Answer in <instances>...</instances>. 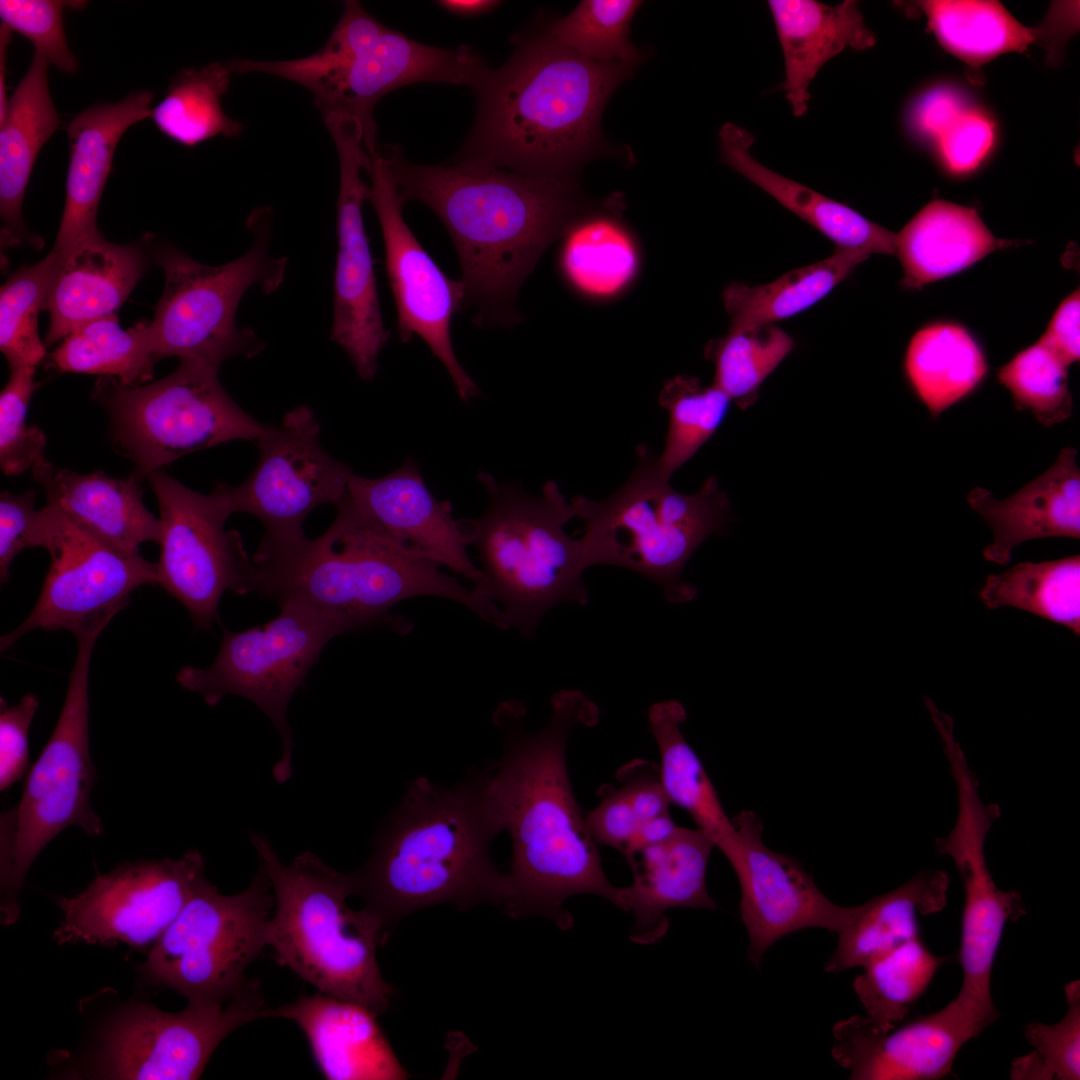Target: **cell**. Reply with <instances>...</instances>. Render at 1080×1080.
I'll return each mask as SVG.
<instances>
[{
  "label": "cell",
  "instance_id": "db71d44e",
  "mask_svg": "<svg viewBox=\"0 0 1080 1080\" xmlns=\"http://www.w3.org/2000/svg\"><path fill=\"white\" fill-rule=\"evenodd\" d=\"M1067 1011L1057 1023L1031 1022L1024 1028L1027 1042L1040 1055L1053 1079L1080 1078V981L1065 985Z\"/></svg>",
  "mask_w": 1080,
  "mask_h": 1080
},
{
  "label": "cell",
  "instance_id": "ee69618b",
  "mask_svg": "<svg viewBox=\"0 0 1080 1080\" xmlns=\"http://www.w3.org/2000/svg\"><path fill=\"white\" fill-rule=\"evenodd\" d=\"M231 70L220 62L199 69H183L151 110L157 129L172 141L194 147L217 135L237 136L241 122L228 117L221 98L227 92Z\"/></svg>",
  "mask_w": 1080,
  "mask_h": 1080
},
{
  "label": "cell",
  "instance_id": "ffe728a7",
  "mask_svg": "<svg viewBox=\"0 0 1080 1080\" xmlns=\"http://www.w3.org/2000/svg\"><path fill=\"white\" fill-rule=\"evenodd\" d=\"M205 876L201 854L122 864L97 876L82 892L61 898L59 944L83 942L143 948L176 919Z\"/></svg>",
  "mask_w": 1080,
  "mask_h": 1080
},
{
  "label": "cell",
  "instance_id": "f5cc1de1",
  "mask_svg": "<svg viewBox=\"0 0 1080 1080\" xmlns=\"http://www.w3.org/2000/svg\"><path fill=\"white\" fill-rule=\"evenodd\" d=\"M85 5L84 1L1 0L0 18L1 23L27 38L49 64L72 74L78 64L65 38L63 11Z\"/></svg>",
  "mask_w": 1080,
  "mask_h": 1080
},
{
  "label": "cell",
  "instance_id": "9c48e42d",
  "mask_svg": "<svg viewBox=\"0 0 1080 1080\" xmlns=\"http://www.w3.org/2000/svg\"><path fill=\"white\" fill-rule=\"evenodd\" d=\"M240 73L275 75L308 89L322 115L356 118L363 145L377 150L373 110L386 94L420 82L475 87L487 70L468 47L439 49L416 42L370 16L358 1H345L340 20L314 54L294 60L242 59Z\"/></svg>",
  "mask_w": 1080,
  "mask_h": 1080
},
{
  "label": "cell",
  "instance_id": "f35d334b",
  "mask_svg": "<svg viewBox=\"0 0 1080 1080\" xmlns=\"http://www.w3.org/2000/svg\"><path fill=\"white\" fill-rule=\"evenodd\" d=\"M870 255L836 248L827 258L793 269L777 279L751 286L732 282L723 293L730 330L745 329L794 317L828 296Z\"/></svg>",
  "mask_w": 1080,
  "mask_h": 1080
},
{
  "label": "cell",
  "instance_id": "74e56055",
  "mask_svg": "<svg viewBox=\"0 0 1080 1080\" xmlns=\"http://www.w3.org/2000/svg\"><path fill=\"white\" fill-rule=\"evenodd\" d=\"M929 28L951 54L972 67L981 66L1009 52H1023L1031 44L1055 42L1061 28V11H1052L1040 27L1021 24L998 1L932 0L919 2ZM1052 46V45H1051Z\"/></svg>",
  "mask_w": 1080,
  "mask_h": 1080
},
{
  "label": "cell",
  "instance_id": "ac0fdd59",
  "mask_svg": "<svg viewBox=\"0 0 1080 1080\" xmlns=\"http://www.w3.org/2000/svg\"><path fill=\"white\" fill-rule=\"evenodd\" d=\"M953 780L958 804L955 823L935 841L937 851L953 861L964 891L958 952L963 978L952 1001L986 1029L999 1015L991 997V974L1005 926L1026 910L1021 894L1000 889L986 863L985 841L1000 817V808L983 800L972 771L960 770Z\"/></svg>",
  "mask_w": 1080,
  "mask_h": 1080
},
{
  "label": "cell",
  "instance_id": "e0dca14e",
  "mask_svg": "<svg viewBox=\"0 0 1080 1080\" xmlns=\"http://www.w3.org/2000/svg\"><path fill=\"white\" fill-rule=\"evenodd\" d=\"M41 512L39 547L49 552L50 566L29 615L1 637V651L35 629L75 635L108 625L135 589L158 585L157 563L115 548L56 509L45 505Z\"/></svg>",
  "mask_w": 1080,
  "mask_h": 1080
},
{
  "label": "cell",
  "instance_id": "7bdbcfd3",
  "mask_svg": "<svg viewBox=\"0 0 1080 1080\" xmlns=\"http://www.w3.org/2000/svg\"><path fill=\"white\" fill-rule=\"evenodd\" d=\"M947 960L919 936L866 964L852 983L866 1017L883 1031L904 1022Z\"/></svg>",
  "mask_w": 1080,
  "mask_h": 1080
},
{
  "label": "cell",
  "instance_id": "44dd1931",
  "mask_svg": "<svg viewBox=\"0 0 1080 1080\" xmlns=\"http://www.w3.org/2000/svg\"><path fill=\"white\" fill-rule=\"evenodd\" d=\"M324 122L336 145L340 168L330 336L346 352L358 376L373 381L379 353L390 332L383 322L374 260L362 216L369 186L362 180L361 170L368 171L371 157L364 149L363 131L357 119L331 114L324 117Z\"/></svg>",
  "mask_w": 1080,
  "mask_h": 1080
},
{
  "label": "cell",
  "instance_id": "816d5d0a",
  "mask_svg": "<svg viewBox=\"0 0 1080 1080\" xmlns=\"http://www.w3.org/2000/svg\"><path fill=\"white\" fill-rule=\"evenodd\" d=\"M35 368L11 370L0 395V467L5 475H19L45 459L46 435L28 425L26 415L36 389Z\"/></svg>",
  "mask_w": 1080,
  "mask_h": 1080
},
{
  "label": "cell",
  "instance_id": "7c38bea8",
  "mask_svg": "<svg viewBox=\"0 0 1080 1080\" xmlns=\"http://www.w3.org/2000/svg\"><path fill=\"white\" fill-rule=\"evenodd\" d=\"M219 369L182 359L171 374L140 386L101 377L95 399L107 410L117 449L143 478L192 452L261 436L265 425L229 396Z\"/></svg>",
  "mask_w": 1080,
  "mask_h": 1080
},
{
  "label": "cell",
  "instance_id": "f6af8a7d",
  "mask_svg": "<svg viewBox=\"0 0 1080 1080\" xmlns=\"http://www.w3.org/2000/svg\"><path fill=\"white\" fill-rule=\"evenodd\" d=\"M563 235L559 267L577 291L608 297L634 277L637 251L628 232L615 220L592 217L572 222Z\"/></svg>",
  "mask_w": 1080,
  "mask_h": 1080
},
{
  "label": "cell",
  "instance_id": "d6a6232c",
  "mask_svg": "<svg viewBox=\"0 0 1080 1080\" xmlns=\"http://www.w3.org/2000/svg\"><path fill=\"white\" fill-rule=\"evenodd\" d=\"M722 161L783 207L819 231L836 248L895 254L896 233L870 221L850 206L767 168L751 154L753 135L726 123L719 131Z\"/></svg>",
  "mask_w": 1080,
  "mask_h": 1080
},
{
  "label": "cell",
  "instance_id": "9a60e30c",
  "mask_svg": "<svg viewBox=\"0 0 1080 1080\" xmlns=\"http://www.w3.org/2000/svg\"><path fill=\"white\" fill-rule=\"evenodd\" d=\"M145 478L160 514L158 585L187 609L197 627L211 629L227 590L238 595L256 591L253 560L240 533L225 530L237 512L232 485L219 483L201 494L162 469Z\"/></svg>",
  "mask_w": 1080,
  "mask_h": 1080
},
{
  "label": "cell",
  "instance_id": "6125c7cd",
  "mask_svg": "<svg viewBox=\"0 0 1080 1080\" xmlns=\"http://www.w3.org/2000/svg\"><path fill=\"white\" fill-rule=\"evenodd\" d=\"M1011 1079H1053V1076L1040 1055L1032 1053L1013 1061L1010 1070Z\"/></svg>",
  "mask_w": 1080,
  "mask_h": 1080
},
{
  "label": "cell",
  "instance_id": "4316f807",
  "mask_svg": "<svg viewBox=\"0 0 1080 1080\" xmlns=\"http://www.w3.org/2000/svg\"><path fill=\"white\" fill-rule=\"evenodd\" d=\"M367 1007L318 991L269 1008L267 1017L296 1023L330 1080H398L407 1073Z\"/></svg>",
  "mask_w": 1080,
  "mask_h": 1080
},
{
  "label": "cell",
  "instance_id": "3957f363",
  "mask_svg": "<svg viewBox=\"0 0 1080 1080\" xmlns=\"http://www.w3.org/2000/svg\"><path fill=\"white\" fill-rule=\"evenodd\" d=\"M488 777L483 769L449 786L414 779L383 822L369 860L350 873L353 895L388 932L403 917L438 904L460 911L501 905L504 872L490 857L501 832Z\"/></svg>",
  "mask_w": 1080,
  "mask_h": 1080
},
{
  "label": "cell",
  "instance_id": "7402d4cb",
  "mask_svg": "<svg viewBox=\"0 0 1080 1080\" xmlns=\"http://www.w3.org/2000/svg\"><path fill=\"white\" fill-rule=\"evenodd\" d=\"M320 431L306 405L287 412L277 426L265 425L256 441V467L232 486L236 511L258 518L264 537L286 541L305 535L303 523L314 508L336 505L346 495L351 468L326 452Z\"/></svg>",
  "mask_w": 1080,
  "mask_h": 1080
},
{
  "label": "cell",
  "instance_id": "cb8c5ba5",
  "mask_svg": "<svg viewBox=\"0 0 1080 1080\" xmlns=\"http://www.w3.org/2000/svg\"><path fill=\"white\" fill-rule=\"evenodd\" d=\"M982 1031L951 1000L887 1031L866 1016L838 1021L831 1053L852 1080H935L951 1072L961 1047Z\"/></svg>",
  "mask_w": 1080,
  "mask_h": 1080
},
{
  "label": "cell",
  "instance_id": "e7e4bbea",
  "mask_svg": "<svg viewBox=\"0 0 1080 1080\" xmlns=\"http://www.w3.org/2000/svg\"><path fill=\"white\" fill-rule=\"evenodd\" d=\"M12 30L1 23L0 25V123L4 121L8 110L9 100L6 90V62L7 49L11 42Z\"/></svg>",
  "mask_w": 1080,
  "mask_h": 1080
},
{
  "label": "cell",
  "instance_id": "11a10c76",
  "mask_svg": "<svg viewBox=\"0 0 1080 1080\" xmlns=\"http://www.w3.org/2000/svg\"><path fill=\"white\" fill-rule=\"evenodd\" d=\"M994 140L992 121L970 109L962 112L936 139L944 165L954 174H965L978 167Z\"/></svg>",
  "mask_w": 1080,
  "mask_h": 1080
},
{
  "label": "cell",
  "instance_id": "d4e9b609",
  "mask_svg": "<svg viewBox=\"0 0 1080 1080\" xmlns=\"http://www.w3.org/2000/svg\"><path fill=\"white\" fill-rule=\"evenodd\" d=\"M347 495L362 514L394 539L473 585L479 581L480 570L468 555L471 536L467 520H456L452 504L432 494L414 460L379 478L352 474Z\"/></svg>",
  "mask_w": 1080,
  "mask_h": 1080
},
{
  "label": "cell",
  "instance_id": "4fadbf2b",
  "mask_svg": "<svg viewBox=\"0 0 1080 1080\" xmlns=\"http://www.w3.org/2000/svg\"><path fill=\"white\" fill-rule=\"evenodd\" d=\"M270 880L260 864L251 884L220 894L205 876L140 966L149 984L175 990L189 1002L217 1001L237 992L245 971L266 946L273 912Z\"/></svg>",
  "mask_w": 1080,
  "mask_h": 1080
},
{
  "label": "cell",
  "instance_id": "5bb4252c",
  "mask_svg": "<svg viewBox=\"0 0 1080 1080\" xmlns=\"http://www.w3.org/2000/svg\"><path fill=\"white\" fill-rule=\"evenodd\" d=\"M271 621L240 632L223 627L220 649L208 668H181L177 682L200 693L209 706L227 695L254 702L282 739V756L273 768L277 782L291 775L293 740L287 720L291 697L316 663L324 646L343 634L341 627L311 606L282 601Z\"/></svg>",
  "mask_w": 1080,
  "mask_h": 1080
},
{
  "label": "cell",
  "instance_id": "94428289",
  "mask_svg": "<svg viewBox=\"0 0 1080 1080\" xmlns=\"http://www.w3.org/2000/svg\"><path fill=\"white\" fill-rule=\"evenodd\" d=\"M1079 317L1080 294L1077 289L1061 302L1039 339L1067 366L1079 360Z\"/></svg>",
  "mask_w": 1080,
  "mask_h": 1080
},
{
  "label": "cell",
  "instance_id": "680465c9",
  "mask_svg": "<svg viewBox=\"0 0 1080 1080\" xmlns=\"http://www.w3.org/2000/svg\"><path fill=\"white\" fill-rule=\"evenodd\" d=\"M585 820L598 845L609 846L622 854L641 826L630 795L619 782L602 792L600 802L585 815Z\"/></svg>",
  "mask_w": 1080,
  "mask_h": 1080
},
{
  "label": "cell",
  "instance_id": "ba28073f",
  "mask_svg": "<svg viewBox=\"0 0 1080 1080\" xmlns=\"http://www.w3.org/2000/svg\"><path fill=\"white\" fill-rule=\"evenodd\" d=\"M636 453L635 468L612 495L570 500L585 521L580 540L586 565L635 571L660 585L667 601H691L697 589L682 579V571L707 537L724 533L730 501L714 476L694 494L676 491L660 471L659 455L644 444Z\"/></svg>",
  "mask_w": 1080,
  "mask_h": 1080
},
{
  "label": "cell",
  "instance_id": "91938a15",
  "mask_svg": "<svg viewBox=\"0 0 1080 1080\" xmlns=\"http://www.w3.org/2000/svg\"><path fill=\"white\" fill-rule=\"evenodd\" d=\"M966 110L958 93L937 88L921 96L910 110V122L919 133L935 140Z\"/></svg>",
  "mask_w": 1080,
  "mask_h": 1080
},
{
  "label": "cell",
  "instance_id": "f546056e",
  "mask_svg": "<svg viewBox=\"0 0 1080 1080\" xmlns=\"http://www.w3.org/2000/svg\"><path fill=\"white\" fill-rule=\"evenodd\" d=\"M62 253L45 308L50 316L45 338L48 345L89 321L115 314L146 266L139 245L115 244L101 233Z\"/></svg>",
  "mask_w": 1080,
  "mask_h": 1080
},
{
  "label": "cell",
  "instance_id": "d590c367",
  "mask_svg": "<svg viewBox=\"0 0 1080 1080\" xmlns=\"http://www.w3.org/2000/svg\"><path fill=\"white\" fill-rule=\"evenodd\" d=\"M1012 245L995 238L976 210L934 200L896 234L895 254L904 273L901 285L920 289Z\"/></svg>",
  "mask_w": 1080,
  "mask_h": 1080
},
{
  "label": "cell",
  "instance_id": "484cf974",
  "mask_svg": "<svg viewBox=\"0 0 1080 1080\" xmlns=\"http://www.w3.org/2000/svg\"><path fill=\"white\" fill-rule=\"evenodd\" d=\"M713 848V841L701 829L677 826L663 840L625 856L633 874L632 883L625 887V911L634 915L633 942L647 945L662 939L670 909L717 908L706 885Z\"/></svg>",
  "mask_w": 1080,
  "mask_h": 1080
},
{
  "label": "cell",
  "instance_id": "f1b7e54d",
  "mask_svg": "<svg viewBox=\"0 0 1080 1080\" xmlns=\"http://www.w3.org/2000/svg\"><path fill=\"white\" fill-rule=\"evenodd\" d=\"M1076 456V449L1063 448L1047 471L1004 500L981 487L969 492L967 502L993 532V541L983 551L987 561L1008 565L1014 548L1032 539L1080 538Z\"/></svg>",
  "mask_w": 1080,
  "mask_h": 1080
},
{
  "label": "cell",
  "instance_id": "836d02e7",
  "mask_svg": "<svg viewBox=\"0 0 1080 1080\" xmlns=\"http://www.w3.org/2000/svg\"><path fill=\"white\" fill-rule=\"evenodd\" d=\"M49 62L34 52L0 123V215L4 244L31 240L22 220V202L43 145L60 124L47 81Z\"/></svg>",
  "mask_w": 1080,
  "mask_h": 1080
},
{
  "label": "cell",
  "instance_id": "be15d7a7",
  "mask_svg": "<svg viewBox=\"0 0 1080 1080\" xmlns=\"http://www.w3.org/2000/svg\"><path fill=\"white\" fill-rule=\"evenodd\" d=\"M437 3L440 7L453 14L474 16L492 10L500 2L492 0H444Z\"/></svg>",
  "mask_w": 1080,
  "mask_h": 1080
},
{
  "label": "cell",
  "instance_id": "681fc988",
  "mask_svg": "<svg viewBox=\"0 0 1080 1080\" xmlns=\"http://www.w3.org/2000/svg\"><path fill=\"white\" fill-rule=\"evenodd\" d=\"M640 5L634 0H585L554 22L547 34L589 60L632 65L639 52L629 40V27Z\"/></svg>",
  "mask_w": 1080,
  "mask_h": 1080
},
{
  "label": "cell",
  "instance_id": "8d00e7d4",
  "mask_svg": "<svg viewBox=\"0 0 1080 1080\" xmlns=\"http://www.w3.org/2000/svg\"><path fill=\"white\" fill-rule=\"evenodd\" d=\"M648 726L660 756V778L670 803L685 810L730 862L741 850V839L698 755L684 738L687 718L677 700L654 703Z\"/></svg>",
  "mask_w": 1080,
  "mask_h": 1080
},
{
  "label": "cell",
  "instance_id": "1f68e13d",
  "mask_svg": "<svg viewBox=\"0 0 1080 1080\" xmlns=\"http://www.w3.org/2000/svg\"><path fill=\"white\" fill-rule=\"evenodd\" d=\"M785 64V91L793 114L803 116L810 99L809 86L822 66L845 48L864 50L875 44L859 3L845 0L827 5L815 0H770Z\"/></svg>",
  "mask_w": 1080,
  "mask_h": 1080
},
{
  "label": "cell",
  "instance_id": "b9f144b4",
  "mask_svg": "<svg viewBox=\"0 0 1080 1080\" xmlns=\"http://www.w3.org/2000/svg\"><path fill=\"white\" fill-rule=\"evenodd\" d=\"M989 609L1014 607L1080 634V556L1019 562L990 574L979 591Z\"/></svg>",
  "mask_w": 1080,
  "mask_h": 1080
},
{
  "label": "cell",
  "instance_id": "ab89813d",
  "mask_svg": "<svg viewBox=\"0 0 1080 1080\" xmlns=\"http://www.w3.org/2000/svg\"><path fill=\"white\" fill-rule=\"evenodd\" d=\"M987 369L974 337L952 323H934L918 330L904 356L907 381L932 417L969 395Z\"/></svg>",
  "mask_w": 1080,
  "mask_h": 1080
},
{
  "label": "cell",
  "instance_id": "7dc6e473",
  "mask_svg": "<svg viewBox=\"0 0 1080 1080\" xmlns=\"http://www.w3.org/2000/svg\"><path fill=\"white\" fill-rule=\"evenodd\" d=\"M731 403L714 383L703 385L694 376L678 375L664 384L659 404L668 411L669 426L658 460L666 479L670 480L715 435Z\"/></svg>",
  "mask_w": 1080,
  "mask_h": 1080
},
{
  "label": "cell",
  "instance_id": "f907efd6",
  "mask_svg": "<svg viewBox=\"0 0 1080 1080\" xmlns=\"http://www.w3.org/2000/svg\"><path fill=\"white\" fill-rule=\"evenodd\" d=\"M1068 366L1039 340L1016 354L997 373L1018 409L1028 410L1050 427L1072 414Z\"/></svg>",
  "mask_w": 1080,
  "mask_h": 1080
},
{
  "label": "cell",
  "instance_id": "8fae6325",
  "mask_svg": "<svg viewBox=\"0 0 1080 1080\" xmlns=\"http://www.w3.org/2000/svg\"><path fill=\"white\" fill-rule=\"evenodd\" d=\"M247 227L254 236L251 247L222 265L202 264L171 246L158 252L165 283L150 322L158 361L178 357L220 368L229 358H252L263 350L254 330L236 325L237 308L255 285L265 294L276 291L284 281L287 259L270 254L269 207L255 209Z\"/></svg>",
  "mask_w": 1080,
  "mask_h": 1080
},
{
  "label": "cell",
  "instance_id": "d6986e66",
  "mask_svg": "<svg viewBox=\"0 0 1080 1080\" xmlns=\"http://www.w3.org/2000/svg\"><path fill=\"white\" fill-rule=\"evenodd\" d=\"M367 172L368 200L382 231L400 339H422L445 367L460 398L467 402L478 395L479 389L458 361L451 340L452 317L464 308V283L445 275L408 227L402 215L405 203L383 149L371 156Z\"/></svg>",
  "mask_w": 1080,
  "mask_h": 1080
},
{
  "label": "cell",
  "instance_id": "52a82bcc",
  "mask_svg": "<svg viewBox=\"0 0 1080 1080\" xmlns=\"http://www.w3.org/2000/svg\"><path fill=\"white\" fill-rule=\"evenodd\" d=\"M478 480L488 504L481 516L467 520L481 563L472 591L494 612L496 627L531 638L555 606L589 601L582 542L565 532L574 508L554 481L533 497L486 472Z\"/></svg>",
  "mask_w": 1080,
  "mask_h": 1080
},
{
  "label": "cell",
  "instance_id": "5b68a950",
  "mask_svg": "<svg viewBox=\"0 0 1080 1080\" xmlns=\"http://www.w3.org/2000/svg\"><path fill=\"white\" fill-rule=\"evenodd\" d=\"M631 68L584 58L548 34L521 45L474 87L476 121L459 159L569 177L599 148L602 111Z\"/></svg>",
  "mask_w": 1080,
  "mask_h": 1080
},
{
  "label": "cell",
  "instance_id": "6da1fadb",
  "mask_svg": "<svg viewBox=\"0 0 1080 1080\" xmlns=\"http://www.w3.org/2000/svg\"><path fill=\"white\" fill-rule=\"evenodd\" d=\"M525 716L517 701L502 703L493 715L503 751L489 768L488 796L500 832L512 842L500 907L512 918L539 915L566 930L573 918L564 905L572 896L595 895L625 909V887L604 872L566 762L573 729L597 724L599 710L582 691L563 689L551 698L543 728L527 730Z\"/></svg>",
  "mask_w": 1080,
  "mask_h": 1080
},
{
  "label": "cell",
  "instance_id": "bcb514c9",
  "mask_svg": "<svg viewBox=\"0 0 1080 1080\" xmlns=\"http://www.w3.org/2000/svg\"><path fill=\"white\" fill-rule=\"evenodd\" d=\"M795 340L777 325L730 330L705 346L713 383L742 411L758 400L764 381L794 350Z\"/></svg>",
  "mask_w": 1080,
  "mask_h": 1080
},
{
  "label": "cell",
  "instance_id": "4dcf8cb0",
  "mask_svg": "<svg viewBox=\"0 0 1080 1080\" xmlns=\"http://www.w3.org/2000/svg\"><path fill=\"white\" fill-rule=\"evenodd\" d=\"M32 473L46 494V506L106 543L129 554L139 553L145 542L159 544L160 520L144 505L143 477L137 471L127 478L101 471L81 474L57 468L45 458Z\"/></svg>",
  "mask_w": 1080,
  "mask_h": 1080
},
{
  "label": "cell",
  "instance_id": "60d3db41",
  "mask_svg": "<svg viewBox=\"0 0 1080 1080\" xmlns=\"http://www.w3.org/2000/svg\"><path fill=\"white\" fill-rule=\"evenodd\" d=\"M51 359L61 372L111 377L131 387L151 380L158 361L150 322L123 330L116 313L73 330Z\"/></svg>",
  "mask_w": 1080,
  "mask_h": 1080
},
{
  "label": "cell",
  "instance_id": "30bf717a",
  "mask_svg": "<svg viewBox=\"0 0 1080 1080\" xmlns=\"http://www.w3.org/2000/svg\"><path fill=\"white\" fill-rule=\"evenodd\" d=\"M104 627L75 635L77 655L56 726L31 767L19 803L0 817L2 923L19 915L18 895L26 874L45 846L69 826L89 836L103 831L90 795L96 771L89 748V670Z\"/></svg>",
  "mask_w": 1080,
  "mask_h": 1080
},
{
  "label": "cell",
  "instance_id": "277c9868",
  "mask_svg": "<svg viewBox=\"0 0 1080 1080\" xmlns=\"http://www.w3.org/2000/svg\"><path fill=\"white\" fill-rule=\"evenodd\" d=\"M335 506L334 521L315 539L262 537L252 557L256 591L277 603L303 602L344 633L385 627L406 634L412 623L391 610L420 596L451 600L493 623L492 611L472 588L380 529L347 493Z\"/></svg>",
  "mask_w": 1080,
  "mask_h": 1080
},
{
  "label": "cell",
  "instance_id": "2e32d148",
  "mask_svg": "<svg viewBox=\"0 0 1080 1080\" xmlns=\"http://www.w3.org/2000/svg\"><path fill=\"white\" fill-rule=\"evenodd\" d=\"M269 1007L256 980L217 1001L189 1002L179 1012L147 1003L126 1006L98 1033L87 1074L100 1079L191 1080L237 1028L265 1018Z\"/></svg>",
  "mask_w": 1080,
  "mask_h": 1080
},
{
  "label": "cell",
  "instance_id": "c3c4849f",
  "mask_svg": "<svg viewBox=\"0 0 1080 1080\" xmlns=\"http://www.w3.org/2000/svg\"><path fill=\"white\" fill-rule=\"evenodd\" d=\"M62 258V252L52 250L36 264L17 270L1 287L0 350L10 370L36 368L45 357L38 315L46 308Z\"/></svg>",
  "mask_w": 1080,
  "mask_h": 1080
},
{
  "label": "cell",
  "instance_id": "6f0895ef",
  "mask_svg": "<svg viewBox=\"0 0 1080 1080\" xmlns=\"http://www.w3.org/2000/svg\"><path fill=\"white\" fill-rule=\"evenodd\" d=\"M0 701V790L4 791L27 773L28 734L39 700L28 693L12 706H8L3 698Z\"/></svg>",
  "mask_w": 1080,
  "mask_h": 1080
},
{
  "label": "cell",
  "instance_id": "83f0119b",
  "mask_svg": "<svg viewBox=\"0 0 1080 1080\" xmlns=\"http://www.w3.org/2000/svg\"><path fill=\"white\" fill-rule=\"evenodd\" d=\"M153 97L148 90L131 92L118 102L86 108L67 124L66 200L52 250L66 252L100 233L97 212L116 146L129 127L150 117Z\"/></svg>",
  "mask_w": 1080,
  "mask_h": 1080
},
{
  "label": "cell",
  "instance_id": "e575fe53",
  "mask_svg": "<svg viewBox=\"0 0 1080 1080\" xmlns=\"http://www.w3.org/2000/svg\"><path fill=\"white\" fill-rule=\"evenodd\" d=\"M950 876L944 870H926L899 887L854 906L825 970L840 973L862 968L899 945L920 936L919 917L943 910Z\"/></svg>",
  "mask_w": 1080,
  "mask_h": 1080
},
{
  "label": "cell",
  "instance_id": "7a4b0ae2",
  "mask_svg": "<svg viewBox=\"0 0 1080 1080\" xmlns=\"http://www.w3.org/2000/svg\"><path fill=\"white\" fill-rule=\"evenodd\" d=\"M404 201H419L444 224L462 270L468 309L479 327L519 320L516 296L577 208L569 177L533 176L487 163L418 165L384 149Z\"/></svg>",
  "mask_w": 1080,
  "mask_h": 1080
},
{
  "label": "cell",
  "instance_id": "603a6c76",
  "mask_svg": "<svg viewBox=\"0 0 1080 1080\" xmlns=\"http://www.w3.org/2000/svg\"><path fill=\"white\" fill-rule=\"evenodd\" d=\"M732 821L742 847L730 864L741 888L740 919L752 964L759 966L765 952L791 933L816 927L838 934L846 926L854 907L833 903L797 860L768 848L753 812L742 811Z\"/></svg>",
  "mask_w": 1080,
  "mask_h": 1080
},
{
  "label": "cell",
  "instance_id": "8992f818",
  "mask_svg": "<svg viewBox=\"0 0 1080 1080\" xmlns=\"http://www.w3.org/2000/svg\"><path fill=\"white\" fill-rule=\"evenodd\" d=\"M250 839L273 891L265 941L276 961L322 993L384 1012L395 990L380 974L376 951L389 932L368 907L347 905L350 873L308 851L284 865L265 836Z\"/></svg>",
  "mask_w": 1080,
  "mask_h": 1080
},
{
  "label": "cell",
  "instance_id": "9f6ffc18",
  "mask_svg": "<svg viewBox=\"0 0 1080 1080\" xmlns=\"http://www.w3.org/2000/svg\"><path fill=\"white\" fill-rule=\"evenodd\" d=\"M36 494L29 489L0 495V580L7 583L10 565L25 548L38 547L41 510L34 509Z\"/></svg>",
  "mask_w": 1080,
  "mask_h": 1080
}]
</instances>
